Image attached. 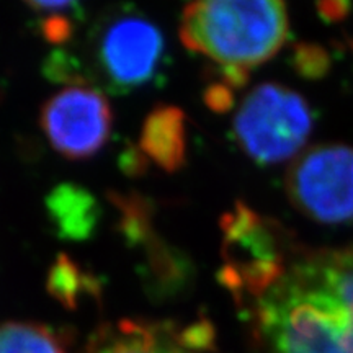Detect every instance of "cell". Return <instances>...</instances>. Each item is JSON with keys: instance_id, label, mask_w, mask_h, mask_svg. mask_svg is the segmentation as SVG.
I'll list each match as a JSON object with an SVG mask.
<instances>
[{"instance_id": "6da1fadb", "label": "cell", "mask_w": 353, "mask_h": 353, "mask_svg": "<svg viewBox=\"0 0 353 353\" xmlns=\"http://www.w3.org/2000/svg\"><path fill=\"white\" fill-rule=\"evenodd\" d=\"M242 307L265 353H353V247L291 262Z\"/></svg>"}, {"instance_id": "7a4b0ae2", "label": "cell", "mask_w": 353, "mask_h": 353, "mask_svg": "<svg viewBox=\"0 0 353 353\" xmlns=\"http://www.w3.org/2000/svg\"><path fill=\"white\" fill-rule=\"evenodd\" d=\"M288 33L283 0H192L180 23L185 48L221 70L219 85L236 88L285 46Z\"/></svg>"}, {"instance_id": "3957f363", "label": "cell", "mask_w": 353, "mask_h": 353, "mask_svg": "<svg viewBox=\"0 0 353 353\" xmlns=\"http://www.w3.org/2000/svg\"><path fill=\"white\" fill-rule=\"evenodd\" d=\"M221 281L237 303L245 304L283 276L291 262L285 237L273 221L237 203L221 221Z\"/></svg>"}, {"instance_id": "277c9868", "label": "cell", "mask_w": 353, "mask_h": 353, "mask_svg": "<svg viewBox=\"0 0 353 353\" xmlns=\"http://www.w3.org/2000/svg\"><path fill=\"white\" fill-rule=\"evenodd\" d=\"M314 114L298 92L262 83L242 100L234 117V138L252 161L270 165L293 157L306 144Z\"/></svg>"}, {"instance_id": "5b68a950", "label": "cell", "mask_w": 353, "mask_h": 353, "mask_svg": "<svg viewBox=\"0 0 353 353\" xmlns=\"http://www.w3.org/2000/svg\"><path fill=\"white\" fill-rule=\"evenodd\" d=\"M286 192L299 213L321 224L353 221V148L312 145L290 165Z\"/></svg>"}, {"instance_id": "8992f818", "label": "cell", "mask_w": 353, "mask_h": 353, "mask_svg": "<svg viewBox=\"0 0 353 353\" xmlns=\"http://www.w3.org/2000/svg\"><path fill=\"white\" fill-rule=\"evenodd\" d=\"M39 125L56 152L83 161L107 144L113 112L100 90L87 83H69L44 101Z\"/></svg>"}, {"instance_id": "52a82bcc", "label": "cell", "mask_w": 353, "mask_h": 353, "mask_svg": "<svg viewBox=\"0 0 353 353\" xmlns=\"http://www.w3.org/2000/svg\"><path fill=\"white\" fill-rule=\"evenodd\" d=\"M164 56V38L151 20L125 13L101 28L94 44L99 76L114 90L144 87L157 76Z\"/></svg>"}, {"instance_id": "ba28073f", "label": "cell", "mask_w": 353, "mask_h": 353, "mask_svg": "<svg viewBox=\"0 0 353 353\" xmlns=\"http://www.w3.org/2000/svg\"><path fill=\"white\" fill-rule=\"evenodd\" d=\"M208 325L121 319L100 327L83 353H210Z\"/></svg>"}, {"instance_id": "9c48e42d", "label": "cell", "mask_w": 353, "mask_h": 353, "mask_svg": "<svg viewBox=\"0 0 353 353\" xmlns=\"http://www.w3.org/2000/svg\"><path fill=\"white\" fill-rule=\"evenodd\" d=\"M139 154L164 172L180 170L187 159V118L174 105H159L145 117Z\"/></svg>"}, {"instance_id": "30bf717a", "label": "cell", "mask_w": 353, "mask_h": 353, "mask_svg": "<svg viewBox=\"0 0 353 353\" xmlns=\"http://www.w3.org/2000/svg\"><path fill=\"white\" fill-rule=\"evenodd\" d=\"M52 223L69 239L90 236L97 224V205L85 190L74 185H61L51 193L48 201Z\"/></svg>"}, {"instance_id": "8fae6325", "label": "cell", "mask_w": 353, "mask_h": 353, "mask_svg": "<svg viewBox=\"0 0 353 353\" xmlns=\"http://www.w3.org/2000/svg\"><path fill=\"white\" fill-rule=\"evenodd\" d=\"M69 341L59 330L30 321L0 324V353H69Z\"/></svg>"}, {"instance_id": "7c38bea8", "label": "cell", "mask_w": 353, "mask_h": 353, "mask_svg": "<svg viewBox=\"0 0 353 353\" xmlns=\"http://www.w3.org/2000/svg\"><path fill=\"white\" fill-rule=\"evenodd\" d=\"M25 2L38 12L57 13L69 8L76 0H25Z\"/></svg>"}]
</instances>
